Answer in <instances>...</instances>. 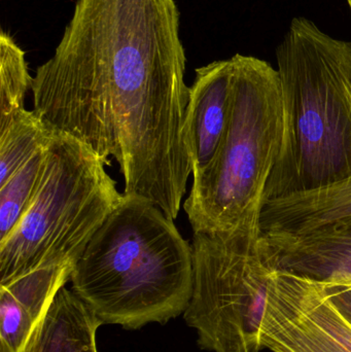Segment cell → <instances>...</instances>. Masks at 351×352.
I'll return each instance as SVG.
<instances>
[{
    "label": "cell",
    "instance_id": "obj_2",
    "mask_svg": "<svg viewBox=\"0 0 351 352\" xmlns=\"http://www.w3.org/2000/svg\"><path fill=\"white\" fill-rule=\"evenodd\" d=\"M173 221L150 201L124 194L87 244L70 283L102 324L139 330L185 314L193 248Z\"/></svg>",
    "mask_w": 351,
    "mask_h": 352
},
{
    "label": "cell",
    "instance_id": "obj_16",
    "mask_svg": "<svg viewBox=\"0 0 351 352\" xmlns=\"http://www.w3.org/2000/svg\"><path fill=\"white\" fill-rule=\"evenodd\" d=\"M323 283L336 307L351 324V283Z\"/></svg>",
    "mask_w": 351,
    "mask_h": 352
},
{
    "label": "cell",
    "instance_id": "obj_17",
    "mask_svg": "<svg viewBox=\"0 0 351 352\" xmlns=\"http://www.w3.org/2000/svg\"><path fill=\"white\" fill-rule=\"evenodd\" d=\"M348 1V6H350V10H351V0H346Z\"/></svg>",
    "mask_w": 351,
    "mask_h": 352
},
{
    "label": "cell",
    "instance_id": "obj_11",
    "mask_svg": "<svg viewBox=\"0 0 351 352\" xmlns=\"http://www.w3.org/2000/svg\"><path fill=\"white\" fill-rule=\"evenodd\" d=\"M351 217V176L319 190L271 199L262 205L263 233L300 235Z\"/></svg>",
    "mask_w": 351,
    "mask_h": 352
},
{
    "label": "cell",
    "instance_id": "obj_9",
    "mask_svg": "<svg viewBox=\"0 0 351 352\" xmlns=\"http://www.w3.org/2000/svg\"><path fill=\"white\" fill-rule=\"evenodd\" d=\"M278 269L321 283H351V217L310 233H263Z\"/></svg>",
    "mask_w": 351,
    "mask_h": 352
},
{
    "label": "cell",
    "instance_id": "obj_14",
    "mask_svg": "<svg viewBox=\"0 0 351 352\" xmlns=\"http://www.w3.org/2000/svg\"><path fill=\"white\" fill-rule=\"evenodd\" d=\"M47 144L0 186V242L12 234L34 198L45 169Z\"/></svg>",
    "mask_w": 351,
    "mask_h": 352
},
{
    "label": "cell",
    "instance_id": "obj_5",
    "mask_svg": "<svg viewBox=\"0 0 351 352\" xmlns=\"http://www.w3.org/2000/svg\"><path fill=\"white\" fill-rule=\"evenodd\" d=\"M105 165L82 142L52 130L34 198L0 242V285L43 267L76 264L123 200Z\"/></svg>",
    "mask_w": 351,
    "mask_h": 352
},
{
    "label": "cell",
    "instance_id": "obj_13",
    "mask_svg": "<svg viewBox=\"0 0 351 352\" xmlns=\"http://www.w3.org/2000/svg\"><path fill=\"white\" fill-rule=\"evenodd\" d=\"M52 130L34 111H25L0 129V186L51 138Z\"/></svg>",
    "mask_w": 351,
    "mask_h": 352
},
{
    "label": "cell",
    "instance_id": "obj_12",
    "mask_svg": "<svg viewBox=\"0 0 351 352\" xmlns=\"http://www.w3.org/2000/svg\"><path fill=\"white\" fill-rule=\"evenodd\" d=\"M102 322L72 292L62 287L22 352H98Z\"/></svg>",
    "mask_w": 351,
    "mask_h": 352
},
{
    "label": "cell",
    "instance_id": "obj_8",
    "mask_svg": "<svg viewBox=\"0 0 351 352\" xmlns=\"http://www.w3.org/2000/svg\"><path fill=\"white\" fill-rule=\"evenodd\" d=\"M233 76L232 58L196 69L185 121L193 177L210 166L224 140L230 119Z\"/></svg>",
    "mask_w": 351,
    "mask_h": 352
},
{
    "label": "cell",
    "instance_id": "obj_10",
    "mask_svg": "<svg viewBox=\"0 0 351 352\" xmlns=\"http://www.w3.org/2000/svg\"><path fill=\"white\" fill-rule=\"evenodd\" d=\"M73 266L43 267L0 285V352H22Z\"/></svg>",
    "mask_w": 351,
    "mask_h": 352
},
{
    "label": "cell",
    "instance_id": "obj_3",
    "mask_svg": "<svg viewBox=\"0 0 351 352\" xmlns=\"http://www.w3.org/2000/svg\"><path fill=\"white\" fill-rule=\"evenodd\" d=\"M276 59L284 138L263 203L351 176V43L298 16L276 47Z\"/></svg>",
    "mask_w": 351,
    "mask_h": 352
},
{
    "label": "cell",
    "instance_id": "obj_6",
    "mask_svg": "<svg viewBox=\"0 0 351 352\" xmlns=\"http://www.w3.org/2000/svg\"><path fill=\"white\" fill-rule=\"evenodd\" d=\"M261 210L230 231L194 234L193 293L183 316L204 351H263L260 324L278 266L264 239Z\"/></svg>",
    "mask_w": 351,
    "mask_h": 352
},
{
    "label": "cell",
    "instance_id": "obj_1",
    "mask_svg": "<svg viewBox=\"0 0 351 352\" xmlns=\"http://www.w3.org/2000/svg\"><path fill=\"white\" fill-rule=\"evenodd\" d=\"M185 74L174 0H78L53 57L33 78V111L105 164L113 157L124 194L174 221L192 173Z\"/></svg>",
    "mask_w": 351,
    "mask_h": 352
},
{
    "label": "cell",
    "instance_id": "obj_7",
    "mask_svg": "<svg viewBox=\"0 0 351 352\" xmlns=\"http://www.w3.org/2000/svg\"><path fill=\"white\" fill-rule=\"evenodd\" d=\"M260 342L271 352H351V324L323 283L278 268L268 283Z\"/></svg>",
    "mask_w": 351,
    "mask_h": 352
},
{
    "label": "cell",
    "instance_id": "obj_4",
    "mask_svg": "<svg viewBox=\"0 0 351 352\" xmlns=\"http://www.w3.org/2000/svg\"><path fill=\"white\" fill-rule=\"evenodd\" d=\"M234 63L230 119L210 166L193 177L183 209L194 234L234 229L263 205L284 138V102L278 70L243 56Z\"/></svg>",
    "mask_w": 351,
    "mask_h": 352
},
{
    "label": "cell",
    "instance_id": "obj_15",
    "mask_svg": "<svg viewBox=\"0 0 351 352\" xmlns=\"http://www.w3.org/2000/svg\"><path fill=\"white\" fill-rule=\"evenodd\" d=\"M25 53L8 33H0V129L25 109V98L32 89Z\"/></svg>",
    "mask_w": 351,
    "mask_h": 352
}]
</instances>
